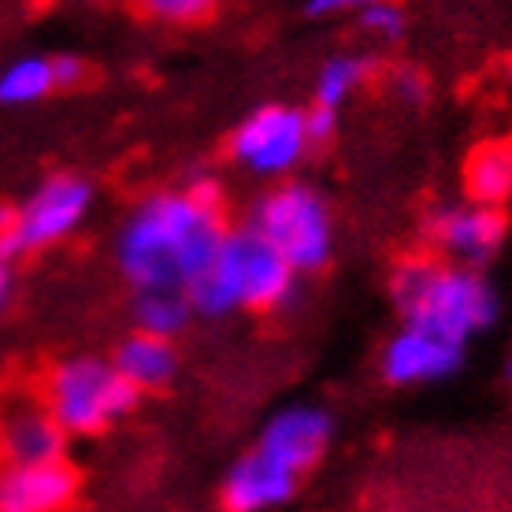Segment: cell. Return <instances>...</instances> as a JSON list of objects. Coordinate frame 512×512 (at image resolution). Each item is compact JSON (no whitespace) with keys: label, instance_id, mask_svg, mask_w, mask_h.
Masks as SVG:
<instances>
[{"label":"cell","instance_id":"cell-1","mask_svg":"<svg viewBox=\"0 0 512 512\" xmlns=\"http://www.w3.org/2000/svg\"><path fill=\"white\" fill-rule=\"evenodd\" d=\"M223 212L212 186L149 197L119 231V268L138 290H186L223 242Z\"/></svg>","mask_w":512,"mask_h":512},{"label":"cell","instance_id":"cell-2","mask_svg":"<svg viewBox=\"0 0 512 512\" xmlns=\"http://www.w3.org/2000/svg\"><path fill=\"white\" fill-rule=\"evenodd\" d=\"M297 290V271L253 223L227 231L212 264L186 286L193 312L227 316L234 308H282Z\"/></svg>","mask_w":512,"mask_h":512},{"label":"cell","instance_id":"cell-3","mask_svg":"<svg viewBox=\"0 0 512 512\" xmlns=\"http://www.w3.org/2000/svg\"><path fill=\"white\" fill-rule=\"evenodd\" d=\"M394 297L405 320L453 342H468L498 316L494 290L468 264L446 268L431 260H405L394 271Z\"/></svg>","mask_w":512,"mask_h":512},{"label":"cell","instance_id":"cell-4","mask_svg":"<svg viewBox=\"0 0 512 512\" xmlns=\"http://www.w3.org/2000/svg\"><path fill=\"white\" fill-rule=\"evenodd\" d=\"M134 405L138 390L108 360H67L49 379V412L67 435H101Z\"/></svg>","mask_w":512,"mask_h":512},{"label":"cell","instance_id":"cell-5","mask_svg":"<svg viewBox=\"0 0 512 512\" xmlns=\"http://www.w3.org/2000/svg\"><path fill=\"white\" fill-rule=\"evenodd\" d=\"M253 227L279 249L294 271H316L327 264L334 245L331 212L308 186H279L253 212Z\"/></svg>","mask_w":512,"mask_h":512},{"label":"cell","instance_id":"cell-6","mask_svg":"<svg viewBox=\"0 0 512 512\" xmlns=\"http://www.w3.org/2000/svg\"><path fill=\"white\" fill-rule=\"evenodd\" d=\"M90 201L93 190L86 179L56 175V179L41 182L38 190L26 197V205L15 208L12 216L0 223V256L12 260V256L34 253V249L67 238L86 219Z\"/></svg>","mask_w":512,"mask_h":512},{"label":"cell","instance_id":"cell-7","mask_svg":"<svg viewBox=\"0 0 512 512\" xmlns=\"http://www.w3.org/2000/svg\"><path fill=\"white\" fill-rule=\"evenodd\" d=\"M308 123L305 112L286 104H264L242 127L234 130V160L256 175H286L308 153Z\"/></svg>","mask_w":512,"mask_h":512},{"label":"cell","instance_id":"cell-8","mask_svg":"<svg viewBox=\"0 0 512 512\" xmlns=\"http://www.w3.org/2000/svg\"><path fill=\"white\" fill-rule=\"evenodd\" d=\"M78 490L75 468L56 461H8L0 468V512H56Z\"/></svg>","mask_w":512,"mask_h":512},{"label":"cell","instance_id":"cell-9","mask_svg":"<svg viewBox=\"0 0 512 512\" xmlns=\"http://www.w3.org/2000/svg\"><path fill=\"white\" fill-rule=\"evenodd\" d=\"M464 342H453L446 334L405 323V331L390 338L383 353V375L390 383H435L461 368Z\"/></svg>","mask_w":512,"mask_h":512},{"label":"cell","instance_id":"cell-10","mask_svg":"<svg viewBox=\"0 0 512 512\" xmlns=\"http://www.w3.org/2000/svg\"><path fill=\"white\" fill-rule=\"evenodd\" d=\"M431 238L457 264L479 268L498 253L501 238H505V216L498 212V205H483V201L442 208L431 216Z\"/></svg>","mask_w":512,"mask_h":512},{"label":"cell","instance_id":"cell-11","mask_svg":"<svg viewBox=\"0 0 512 512\" xmlns=\"http://www.w3.org/2000/svg\"><path fill=\"white\" fill-rule=\"evenodd\" d=\"M327 442H331V416L316 405H290L268 420L260 449L301 475L320 461Z\"/></svg>","mask_w":512,"mask_h":512},{"label":"cell","instance_id":"cell-12","mask_svg":"<svg viewBox=\"0 0 512 512\" xmlns=\"http://www.w3.org/2000/svg\"><path fill=\"white\" fill-rule=\"evenodd\" d=\"M297 490V472L275 461L271 453L256 449L249 457L234 464L227 483H223V501L234 512H260L275 509L282 501H290Z\"/></svg>","mask_w":512,"mask_h":512},{"label":"cell","instance_id":"cell-13","mask_svg":"<svg viewBox=\"0 0 512 512\" xmlns=\"http://www.w3.org/2000/svg\"><path fill=\"white\" fill-rule=\"evenodd\" d=\"M64 435L49 409H19L0 427V446L8 461H56L64 457Z\"/></svg>","mask_w":512,"mask_h":512},{"label":"cell","instance_id":"cell-14","mask_svg":"<svg viewBox=\"0 0 512 512\" xmlns=\"http://www.w3.org/2000/svg\"><path fill=\"white\" fill-rule=\"evenodd\" d=\"M112 364H116L119 375H123L138 394H145V390H160V386L171 383V375L179 368V357H175L171 338L138 331L116 349V360H112Z\"/></svg>","mask_w":512,"mask_h":512},{"label":"cell","instance_id":"cell-15","mask_svg":"<svg viewBox=\"0 0 512 512\" xmlns=\"http://www.w3.org/2000/svg\"><path fill=\"white\" fill-rule=\"evenodd\" d=\"M190 316V294L179 286H149V290H141L138 305H134L138 331L160 334V338H175L179 331H186Z\"/></svg>","mask_w":512,"mask_h":512},{"label":"cell","instance_id":"cell-16","mask_svg":"<svg viewBox=\"0 0 512 512\" xmlns=\"http://www.w3.org/2000/svg\"><path fill=\"white\" fill-rule=\"evenodd\" d=\"M468 190L483 205L512 197V145H483L468 164Z\"/></svg>","mask_w":512,"mask_h":512},{"label":"cell","instance_id":"cell-17","mask_svg":"<svg viewBox=\"0 0 512 512\" xmlns=\"http://www.w3.org/2000/svg\"><path fill=\"white\" fill-rule=\"evenodd\" d=\"M52 90H56V71H52V60H41V56L15 60L0 75V104H12V108L41 101Z\"/></svg>","mask_w":512,"mask_h":512},{"label":"cell","instance_id":"cell-18","mask_svg":"<svg viewBox=\"0 0 512 512\" xmlns=\"http://www.w3.org/2000/svg\"><path fill=\"white\" fill-rule=\"evenodd\" d=\"M364 78H368V64L360 56H334V60L323 64L320 78H316V104L342 108L349 101V93L357 90Z\"/></svg>","mask_w":512,"mask_h":512},{"label":"cell","instance_id":"cell-19","mask_svg":"<svg viewBox=\"0 0 512 512\" xmlns=\"http://www.w3.org/2000/svg\"><path fill=\"white\" fill-rule=\"evenodd\" d=\"M357 19L360 26L375 34V38H401V30H405V12L397 8L394 0H364L357 8Z\"/></svg>","mask_w":512,"mask_h":512},{"label":"cell","instance_id":"cell-20","mask_svg":"<svg viewBox=\"0 0 512 512\" xmlns=\"http://www.w3.org/2000/svg\"><path fill=\"white\" fill-rule=\"evenodd\" d=\"M141 12H149L153 19H167V23H197L205 15L216 12L219 0H138Z\"/></svg>","mask_w":512,"mask_h":512},{"label":"cell","instance_id":"cell-21","mask_svg":"<svg viewBox=\"0 0 512 512\" xmlns=\"http://www.w3.org/2000/svg\"><path fill=\"white\" fill-rule=\"evenodd\" d=\"M305 123H308V138L312 141L331 138L334 123H338V108H323V104H316L312 112H305Z\"/></svg>","mask_w":512,"mask_h":512},{"label":"cell","instance_id":"cell-22","mask_svg":"<svg viewBox=\"0 0 512 512\" xmlns=\"http://www.w3.org/2000/svg\"><path fill=\"white\" fill-rule=\"evenodd\" d=\"M364 0H308L305 12L312 19H334V15H346V12H357Z\"/></svg>","mask_w":512,"mask_h":512},{"label":"cell","instance_id":"cell-23","mask_svg":"<svg viewBox=\"0 0 512 512\" xmlns=\"http://www.w3.org/2000/svg\"><path fill=\"white\" fill-rule=\"evenodd\" d=\"M52 71H56V86H75L78 78H82V64H78L75 56H56Z\"/></svg>","mask_w":512,"mask_h":512},{"label":"cell","instance_id":"cell-24","mask_svg":"<svg viewBox=\"0 0 512 512\" xmlns=\"http://www.w3.org/2000/svg\"><path fill=\"white\" fill-rule=\"evenodd\" d=\"M397 90H401V97H405V101H423V93H427V82H423L420 75H416V71H405V75L397 78Z\"/></svg>","mask_w":512,"mask_h":512},{"label":"cell","instance_id":"cell-25","mask_svg":"<svg viewBox=\"0 0 512 512\" xmlns=\"http://www.w3.org/2000/svg\"><path fill=\"white\" fill-rule=\"evenodd\" d=\"M8 290H12V271H8V260L0 256V308L8 301Z\"/></svg>","mask_w":512,"mask_h":512},{"label":"cell","instance_id":"cell-26","mask_svg":"<svg viewBox=\"0 0 512 512\" xmlns=\"http://www.w3.org/2000/svg\"><path fill=\"white\" fill-rule=\"evenodd\" d=\"M505 375H509V383H512V357H509V364H505Z\"/></svg>","mask_w":512,"mask_h":512}]
</instances>
